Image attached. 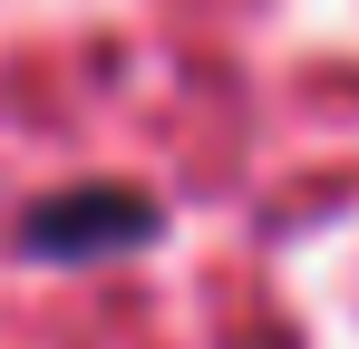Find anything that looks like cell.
<instances>
[{
	"label": "cell",
	"mask_w": 359,
	"mask_h": 349,
	"mask_svg": "<svg viewBox=\"0 0 359 349\" xmlns=\"http://www.w3.org/2000/svg\"><path fill=\"white\" fill-rule=\"evenodd\" d=\"M20 252L29 262H107V252H136V242H156L165 214L146 204V194H126V184H68V194H39V204H20Z\"/></svg>",
	"instance_id": "6da1fadb"
}]
</instances>
